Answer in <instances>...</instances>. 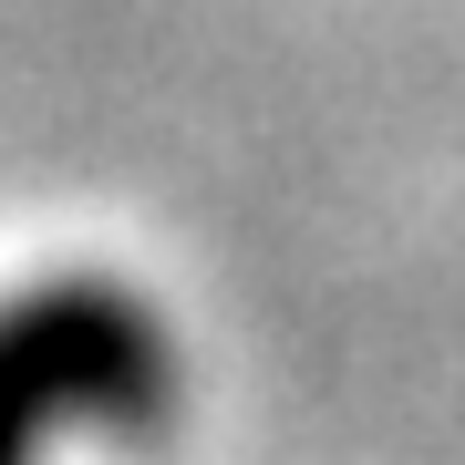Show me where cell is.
I'll list each match as a JSON object with an SVG mask.
<instances>
[{
	"label": "cell",
	"mask_w": 465,
	"mask_h": 465,
	"mask_svg": "<svg viewBox=\"0 0 465 465\" xmlns=\"http://www.w3.org/2000/svg\"><path fill=\"white\" fill-rule=\"evenodd\" d=\"M176 403V351L124 280H42L0 300V465L52 434H145Z\"/></svg>",
	"instance_id": "obj_1"
}]
</instances>
